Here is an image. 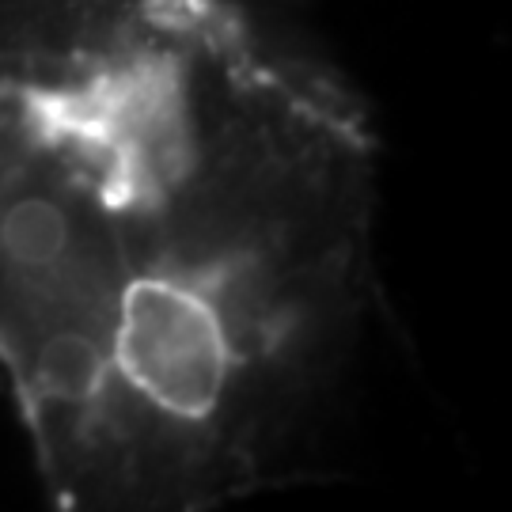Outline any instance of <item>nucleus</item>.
Segmentation results:
<instances>
[{
  "label": "nucleus",
  "instance_id": "3",
  "mask_svg": "<svg viewBox=\"0 0 512 512\" xmlns=\"http://www.w3.org/2000/svg\"><path fill=\"white\" fill-rule=\"evenodd\" d=\"M122 0H0V76L42 73L84 50Z\"/></svg>",
  "mask_w": 512,
  "mask_h": 512
},
{
  "label": "nucleus",
  "instance_id": "2",
  "mask_svg": "<svg viewBox=\"0 0 512 512\" xmlns=\"http://www.w3.org/2000/svg\"><path fill=\"white\" fill-rule=\"evenodd\" d=\"M129 270L107 164L50 69L0 76V376L73 512L107 410Z\"/></svg>",
  "mask_w": 512,
  "mask_h": 512
},
{
  "label": "nucleus",
  "instance_id": "1",
  "mask_svg": "<svg viewBox=\"0 0 512 512\" xmlns=\"http://www.w3.org/2000/svg\"><path fill=\"white\" fill-rule=\"evenodd\" d=\"M50 76L107 164L129 270L73 512L251 497L372 300L365 107L255 0H122Z\"/></svg>",
  "mask_w": 512,
  "mask_h": 512
}]
</instances>
